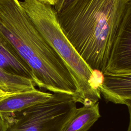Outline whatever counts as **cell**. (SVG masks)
Instances as JSON below:
<instances>
[{
	"label": "cell",
	"mask_w": 131,
	"mask_h": 131,
	"mask_svg": "<svg viewBox=\"0 0 131 131\" xmlns=\"http://www.w3.org/2000/svg\"><path fill=\"white\" fill-rule=\"evenodd\" d=\"M48 2L78 54L91 69L102 75L128 0Z\"/></svg>",
	"instance_id": "obj_1"
},
{
	"label": "cell",
	"mask_w": 131,
	"mask_h": 131,
	"mask_svg": "<svg viewBox=\"0 0 131 131\" xmlns=\"http://www.w3.org/2000/svg\"><path fill=\"white\" fill-rule=\"evenodd\" d=\"M0 36L29 67L36 86L72 95L76 100L77 87L68 67L37 30L19 1L0 0Z\"/></svg>",
	"instance_id": "obj_2"
},
{
	"label": "cell",
	"mask_w": 131,
	"mask_h": 131,
	"mask_svg": "<svg viewBox=\"0 0 131 131\" xmlns=\"http://www.w3.org/2000/svg\"><path fill=\"white\" fill-rule=\"evenodd\" d=\"M35 27L62 59L77 87L76 102L90 105L101 98L99 86L101 79L81 59L66 38L48 1H19Z\"/></svg>",
	"instance_id": "obj_3"
},
{
	"label": "cell",
	"mask_w": 131,
	"mask_h": 131,
	"mask_svg": "<svg viewBox=\"0 0 131 131\" xmlns=\"http://www.w3.org/2000/svg\"><path fill=\"white\" fill-rule=\"evenodd\" d=\"M76 103L72 95L53 93L46 101L3 115L6 131H60L77 108Z\"/></svg>",
	"instance_id": "obj_4"
},
{
	"label": "cell",
	"mask_w": 131,
	"mask_h": 131,
	"mask_svg": "<svg viewBox=\"0 0 131 131\" xmlns=\"http://www.w3.org/2000/svg\"><path fill=\"white\" fill-rule=\"evenodd\" d=\"M104 73H131V0L126 5Z\"/></svg>",
	"instance_id": "obj_5"
},
{
	"label": "cell",
	"mask_w": 131,
	"mask_h": 131,
	"mask_svg": "<svg viewBox=\"0 0 131 131\" xmlns=\"http://www.w3.org/2000/svg\"><path fill=\"white\" fill-rule=\"evenodd\" d=\"M99 90L106 102L126 105L131 101V73H103Z\"/></svg>",
	"instance_id": "obj_6"
},
{
	"label": "cell",
	"mask_w": 131,
	"mask_h": 131,
	"mask_svg": "<svg viewBox=\"0 0 131 131\" xmlns=\"http://www.w3.org/2000/svg\"><path fill=\"white\" fill-rule=\"evenodd\" d=\"M53 94L35 89L18 93L0 101V114L8 115L21 112L49 99Z\"/></svg>",
	"instance_id": "obj_7"
},
{
	"label": "cell",
	"mask_w": 131,
	"mask_h": 131,
	"mask_svg": "<svg viewBox=\"0 0 131 131\" xmlns=\"http://www.w3.org/2000/svg\"><path fill=\"white\" fill-rule=\"evenodd\" d=\"M0 68L9 74L32 80L33 79V75L29 67L10 45L1 36Z\"/></svg>",
	"instance_id": "obj_8"
},
{
	"label": "cell",
	"mask_w": 131,
	"mask_h": 131,
	"mask_svg": "<svg viewBox=\"0 0 131 131\" xmlns=\"http://www.w3.org/2000/svg\"><path fill=\"white\" fill-rule=\"evenodd\" d=\"M101 117L99 102L77 108L60 131H87Z\"/></svg>",
	"instance_id": "obj_9"
},
{
	"label": "cell",
	"mask_w": 131,
	"mask_h": 131,
	"mask_svg": "<svg viewBox=\"0 0 131 131\" xmlns=\"http://www.w3.org/2000/svg\"><path fill=\"white\" fill-rule=\"evenodd\" d=\"M36 84L33 80L7 73L0 68V90L17 94L34 90Z\"/></svg>",
	"instance_id": "obj_10"
},
{
	"label": "cell",
	"mask_w": 131,
	"mask_h": 131,
	"mask_svg": "<svg viewBox=\"0 0 131 131\" xmlns=\"http://www.w3.org/2000/svg\"><path fill=\"white\" fill-rule=\"evenodd\" d=\"M16 94H17L7 93V92H5L1 90H0V101L3 100L8 97H10L12 96L16 95Z\"/></svg>",
	"instance_id": "obj_11"
},
{
	"label": "cell",
	"mask_w": 131,
	"mask_h": 131,
	"mask_svg": "<svg viewBox=\"0 0 131 131\" xmlns=\"http://www.w3.org/2000/svg\"><path fill=\"white\" fill-rule=\"evenodd\" d=\"M6 120L4 116L0 114V131H6Z\"/></svg>",
	"instance_id": "obj_12"
},
{
	"label": "cell",
	"mask_w": 131,
	"mask_h": 131,
	"mask_svg": "<svg viewBox=\"0 0 131 131\" xmlns=\"http://www.w3.org/2000/svg\"><path fill=\"white\" fill-rule=\"evenodd\" d=\"M126 105L128 107L129 115V124H128L127 131H131V101L129 102L126 104Z\"/></svg>",
	"instance_id": "obj_13"
}]
</instances>
